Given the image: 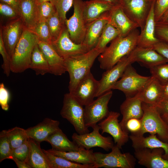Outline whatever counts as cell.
Masks as SVG:
<instances>
[{
	"label": "cell",
	"instance_id": "obj_1",
	"mask_svg": "<svg viewBox=\"0 0 168 168\" xmlns=\"http://www.w3.org/2000/svg\"><path fill=\"white\" fill-rule=\"evenodd\" d=\"M140 33L136 29L124 37L118 36L98 57L100 68L109 69L124 57L129 55L137 46Z\"/></svg>",
	"mask_w": 168,
	"mask_h": 168
},
{
	"label": "cell",
	"instance_id": "obj_2",
	"mask_svg": "<svg viewBox=\"0 0 168 168\" xmlns=\"http://www.w3.org/2000/svg\"><path fill=\"white\" fill-rule=\"evenodd\" d=\"M102 53L95 48L85 53L64 59L69 76V92H72L79 82L91 72L95 59Z\"/></svg>",
	"mask_w": 168,
	"mask_h": 168
},
{
	"label": "cell",
	"instance_id": "obj_3",
	"mask_svg": "<svg viewBox=\"0 0 168 168\" xmlns=\"http://www.w3.org/2000/svg\"><path fill=\"white\" fill-rule=\"evenodd\" d=\"M38 39L32 31L25 28L11 59V71L21 73L29 68L33 49Z\"/></svg>",
	"mask_w": 168,
	"mask_h": 168
},
{
	"label": "cell",
	"instance_id": "obj_4",
	"mask_svg": "<svg viewBox=\"0 0 168 168\" xmlns=\"http://www.w3.org/2000/svg\"><path fill=\"white\" fill-rule=\"evenodd\" d=\"M143 114L141 120L142 128L140 135L146 133L157 135L161 140L168 142V124L163 120L155 106L143 102Z\"/></svg>",
	"mask_w": 168,
	"mask_h": 168
},
{
	"label": "cell",
	"instance_id": "obj_5",
	"mask_svg": "<svg viewBox=\"0 0 168 168\" xmlns=\"http://www.w3.org/2000/svg\"><path fill=\"white\" fill-rule=\"evenodd\" d=\"M83 106L70 92L64 95L61 115L68 120L80 134L90 132L85 124Z\"/></svg>",
	"mask_w": 168,
	"mask_h": 168
},
{
	"label": "cell",
	"instance_id": "obj_6",
	"mask_svg": "<svg viewBox=\"0 0 168 168\" xmlns=\"http://www.w3.org/2000/svg\"><path fill=\"white\" fill-rule=\"evenodd\" d=\"M120 149L114 145L111 152L108 153L94 152V168H134L136 159L129 152L122 153Z\"/></svg>",
	"mask_w": 168,
	"mask_h": 168
},
{
	"label": "cell",
	"instance_id": "obj_7",
	"mask_svg": "<svg viewBox=\"0 0 168 168\" xmlns=\"http://www.w3.org/2000/svg\"><path fill=\"white\" fill-rule=\"evenodd\" d=\"M151 77L138 74L131 64L127 66L121 79L112 89L121 91L126 97L133 96L142 90Z\"/></svg>",
	"mask_w": 168,
	"mask_h": 168
},
{
	"label": "cell",
	"instance_id": "obj_8",
	"mask_svg": "<svg viewBox=\"0 0 168 168\" xmlns=\"http://www.w3.org/2000/svg\"><path fill=\"white\" fill-rule=\"evenodd\" d=\"M112 94V91L110 90L85 106L84 121L87 128H92L107 116L110 112L108 104Z\"/></svg>",
	"mask_w": 168,
	"mask_h": 168
},
{
	"label": "cell",
	"instance_id": "obj_9",
	"mask_svg": "<svg viewBox=\"0 0 168 168\" xmlns=\"http://www.w3.org/2000/svg\"><path fill=\"white\" fill-rule=\"evenodd\" d=\"M72 15L65 20V24L71 40L77 44H82L85 35L86 24L83 15L84 1L73 0Z\"/></svg>",
	"mask_w": 168,
	"mask_h": 168
},
{
	"label": "cell",
	"instance_id": "obj_10",
	"mask_svg": "<svg viewBox=\"0 0 168 168\" xmlns=\"http://www.w3.org/2000/svg\"><path fill=\"white\" fill-rule=\"evenodd\" d=\"M153 2L151 0H120V5L128 17L143 28Z\"/></svg>",
	"mask_w": 168,
	"mask_h": 168
},
{
	"label": "cell",
	"instance_id": "obj_11",
	"mask_svg": "<svg viewBox=\"0 0 168 168\" xmlns=\"http://www.w3.org/2000/svg\"><path fill=\"white\" fill-rule=\"evenodd\" d=\"M93 131L82 134L73 133L72 136V141L80 147L86 149L96 147H100L106 151L111 149L114 145L112 138L104 137L100 133V128L97 124L93 128Z\"/></svg>",
	"mask_w": 168,
	"mask_h": 168
},
{
	"label": "cell",
	"instance_id": "obj_12",
	"mask_svg": "<svg viewBox=\"0 0 168 168\" xmlns=\"http://www.w3.org/2000/svg\"><path fill=\"white\" fill-rule=\"evenodd\" d=\"M25 28L20 17L9 21L1 26L0 35L5 49L11 59Z\"/></svg>",
	"mask_w": 168,
	"mask_h": 168
},
{
	"label": "cell",
	"instance_id": "obj_13",
	"mask_svg": "<svg viewBox=\"0 0 168 168\" xmlns=\"http://www.w3.org/2000/svg\"><path fill=\"white\" fill-rule=\"evenodd\" d=\"M119 113L110 111L107 116L100 122L98 125L102 131V134L107 133L114 139V143L120 149L126 143L129 138L128 133L124 130L121 127L118 118Z\"/></svg>",
	"mask_w": 168,
	"mask_h": 168
},
{
	"label": "cell",
	"instance_id": "obj_14",
	"mask_svg": "<svg viewBox=\"0 0 168 168\" xmlns=\"http://www.w3.org/2000/svg\"><path fill=\"white\" fill-rule=\"evenodd\" d=\"M132 63L128 55L122 58L115 65L104 72L99 82L96 97L111 90L119 78L122 76L126 68Z\"/></svg>",
	"mask_w": 168,
	"mask_h": 168
},
{
	"label": "cell",
	"instance_id": "obj_15",
	"mask_svg": "<svg viewBox=\"0 0 168 168\" xmlns=\"http://www.w3.org/2000/svg\"><path fill=\"white\" fill-rule=\"evenodd\" d=\"M51 44L58 54L63 59L89 51L84 44H77L72 41L67 26L59 37Z\"/></svg>",
	"mask_w": 168,
	"mask_h": 168
},
{
	"label": "cell",
	"instance_id": "obj_16",
	"mask_svg": "<svg viewBox=\"0 0 168 168\" xmlns=\"http://www.w3.org/2000/svg\"><path fill=\"white\" fill-rule=\"evenodd\" d=\"M99 86V81L96 80L90 72L79 82L74 90L70 93L85 106L94 100Z\"/></svg>",
	"mask_w": 168,
	"mask_h": 168
},
{
	"label": "cell",
	"instance_id": "obj_17",
	"mask_svg": "<svg viewBox=\"0 0 168 168\" xmlns=\"http://www.w3.org/2000/svg\"><path fill=\"white\" fill-rule=\"evenodd\" d=\"M161 148H144L135 150V157L138 163L148 168H168V160L162 157Z\"/></svg>",
	"mask_w": 168,
	"mask_h": 168
},
{
	"label": "cell",
	"instance_id": "obj_18",
	"mask_svg": "<svg viewBox=\"0 0 168 168\" xmlns=\"http://www.w3.org/2000/svg\"><path fill=\"white\" fill-rule=\"evenodd\" d=\"M128 56L132 63L139 62L149 68L168 63L165 58L152 48L137 46Z\"/></svg>",
	"mask_w": 168,
	"mask_h": 168
},
{
	"label": "cell",
	"instance_id": "obj_19",
	"mask_svg": "<svg viewBox=\"0 0 168 168\" xmlns=\"http://www.w3.org/2000/svg\"><path fill=\"white\" fill-rule=\"evenodd\" d=\"M109 23L119 31V36L124 37L139 27L126 15L120 5L113 7L109 12Z\"/></svg>",
	"mask_w": 168,
	"mask_h": 168
},
{
	"label": "cell",
	"instance_id": "obj_20",
	"mask_svg": "<svg viewBox=\"0 0 168 168\" xmlns=\"http://www.w3.org/2000/svg\"><path fill=\"white\" fill-rule=\"evenodd\" d=\"M37 44L48 63L50 73L60 76L67 72L64 59L58 54L51 44L39 40Z\"/></svg>",
	"mask_w": 168,
	"mask_h": 168
},
{
	"label": "cell",
	"instance_id": "obj_21",
	"mask_svg": "<svg viewBox=\"0 0 168 168\" xmlns=\"http://www.w3.org/2000/svg\"><path fill=\"white\" fill-rule=\"evenodd\" d=\"M156 0H154L152 2L145 26L140 33L137 46L153 48L154 46L160 41L155 35L154 7Z\"/></svg>",
	"mask_w": 168,
	"mask_h": 168
},
{
	"label": "cell",
	"instance_id": "obj_22",
	"mask_svg": "<svg viewBox=\"0 0 168 168\" xmlns=\"http://www.w3.org/2000/svg\"><path fill=\"white\" fill-rule=\"evenodd\" d=\"M109 12L86 24L82 44L86 46L89 51L95 48L105 26L109 22Z\"/></svg>",
	"mask_w": 168,
	"mask_h": 168
},
{
	"label": "cell",
	"instance_id": "obj_23",
	"mask_svg": "<svg viewBox=\"0 0 168 168\" xmlns=\"http://www.w3.org/2000/svg\"><path fill=\"white\" fill-rule=\"evenodd\" d=\"M19 14L25 27L33 31L39 21L38 0H19Z\"/></svg>",
	"mask_w": 168,
	"mask_h": 168
},
{
	"label": "cell",
	"instance_id": "obj_24",
	"mask_svg": "<svg viewBox=\"0 0 168 168\" xmlns=\"http://www.w3.org/2000/svg\"><path fill=\"white\" fill-rule=\"evenodd\" d=\"M164 86L151 76L149 81L137 95L142 102L156 107L162 98Z\"/></svg>",
	"mask_w": 168,
	"mask_h": 168
},
{
	"label": "cell",
	"instance_id": "obj_25",
	"mask_svg": "<svg viewBox=\"0 0 168 168\" xmlns=\"http://www.w3.org/2000/svg\"><path fill=\"white\" fill-rule=\"evenodd\" d=\"M59 122L46 118L36 125L26 129L29 138L39 142L45 141L51 134L59 128Z\"/></svg>",
	"mask_w": 168,
	"mask_h": 168
},
{
	"label": "cell",
	"instance_id": "obj_26",
	"mask_svg": "<svg viewBox=\"0 0 168 168\" xmlns=\"http://www.w3.org/2000/svg\"><path fill=\"white\" fill-rule=\"evenodd\" d=\"M142 103L136 94L133 96L127 97L121 104L120 109L123 117L119 123L124 130L125 123L128 119L133 118H142L143 114Z\"/></svg>",
	"mask_w": 168,
	"mask_h": 168
},
{
	"label": "cell",
	"instance_id": "obj_27",
	"mask_svg": "<svg viewBox=\"0 0 168 168\" xmlns=\"http://www.w3.org/2000/svg\"><path fill=\"white\" fill-rule=\"evenodd\" d=\"M129 138L134 150L144 148H161L164 151L162 157L168 160V142L159 139L156 135H150L146 137L143 135H131L129 136Z\"/></svg>",
	"mask_w": 168,
	"mask_h": 168
},
{
	"label": "cell",
	"instance_id": "obj_28",
	"mask_svg": "<svg viewBox=\"0 0 168 168\" xmlns=\"http://www.w3.org/2000/svg\"><path fill=\"white\" fill-rule=\"evenodd\" d=\"M49 152L73 162L82 164H94L95 163L94 152L91 149H86L80 147L76 151L63 152L53 149L47 150Z\"/></svg>",
	"mask_w": 168,
	"mask_h": 168
},
{
	"label": "cell",
	"instance_id": "obj_29",
	"mask_svg": "<svg viewBox=\"0 0 168 168\" xmlns=\"http://www.w3.org/2000/svg\"><path fill=\"white\" fill-rule=\"evenodd\" d=\"M113 7L108 3L100 0L84 1L83 15L86 24L100 17Z\"/></svg>",
	"mask_w": 168,
	"mask_h": 168
},
{
	"label": "cell",
	"instance_id": "obj_30",
	"mask_svg": "<svg viewBox=\"0 0 168 168\" xmlns=\"http://www.w3.org/2000/svg\"><path fill=\"white\" fill-rule=\"evenodd\" d=\"M45 141L50 144L52 149L58 151H74L78 150L79 148L76 142L68 138L60 128L50 135Z\"/></svg>",
	"mask_w": 168,
	"mask_h": 168
},
{
	"label": "cell",
	"instance_id": "obj_31",
	"mask_svg": "<svg viewBox=\"0 0 168 168\" xmlns=\"http://www.w3.org/2000/svg\"><path fill=\"white\" fill-rule=\"evenodd\" d=\"M30 152L28 163L31 168H50L47 158L40 147V142L29 138Z\"/></svg>",
	"mask_w": 168,
	"mask_h": 168
},
{
	"label": "cell",
	"instance_id": "obj_32",
	"mask_svg": "<svg viewBox=\"0 0 168 168\" xmlns=\"http://www.w3.org/2000/svg\"><path fill=\"white\" fill-rule=\"evenodd\" d=\"M29 68L34 70L36 75H44L50 73L49 67L46 59L40 49L38 44L33 51Z\"/></svg>",
	"mask_w": 168,
	"mask_h": 168
},
{
	"label": "cell",
	"instance_id": "obj_33",
	"mask_svg": "<svg viewBox=\"0 0 168 168\" xmlns=\"http://www.w3.org/2000/svg\"><path fill=\"white\" fill-rule=\"evenodd\" d=\"M50 168H94V164L85 165L73 162L57 156L42 149Z\"/></svg>",
	"mask_w": 168,
	"mask_h": 168
},
{
	"label": "cell",
	"instance_id": "obj_34",
	"mask_svg": "<svg viewBox=\"0 0 168 168\" xmlns=\"http://www.w3.org/2000/svg\"><path fill=\"white\" fill-rule=\"evenodd\" d=\"M119 34L118 30L108 22L105 26L95 48L102 53L107 47V45Z\"/></svg>",
	"mask_w": 168,
	"mask_h": 168
},
{
	"label": "cell",
	"instance_id": "obj_35",
	"mask_svg": "<svg viewBox=\"0 0 168 168\" xmlns=\"http://www.w3.org/2000/svg\"><path fill=\"white\" fill-rule=\"evenodd\" d=\"M50 33L52 42L56 40L62 34L66 26L56 12L46 21Z\"/></svg>",
	"mask_w": 168,
	"mask_h": 168
},
{
	"label": "cell",
	"instance_id": "obj_36",
	"mask_svg": "<svg viewBox=\"0 0 168 168\" xmlns=\"http://www.w3.org/2000/svg\"><path fill=\"white\" fill-rule=\"evenodd\" d=\"M7 134L12 150L19 146L29 138L26 129L15 127L7 130Z\"/></svg>",
	"mask_w": 168,
	"mask_h": 168
},
{
	"label": "cell",
	"instance_id": "obj_37",
	"mask_svg": "<svg viewBox=\"0 0 168 168\" xmlns=\"http://www.w3.org/2000/svg\"><path fill=\"white\" fill-rule=\"evenodd\" d=\"M12 151L7 130H3L0 133V162L6 159H11Z\"/></svg>",
	"mask_w": 168,
	"mask_h": 168
},
{
	"label": "cell",
	"instance_id": "obj_38",
	"mask_svg": "<svg viewBox=\"0 0 168 168\" xmlns=\"http://www.w3.org/2000/svg\"><path fill=\"white\" fill-rule=\"evenodd\" d=\"M151 76L164 86L168 82V63L161 64L149 68Z\"/></svg>",
	"mask_w": 168,
	"mask_h": 168
},
{
	"label": "cell",
	"instance_id": "obj_39",
	"mask_svg": "<svg viewBox=\"0 0 168 168\" xmlns=\"http://www.w3.org/2000/svg\"><path fill=\"white\" fill-rule=\"evenodd\" d=\"M33 32L39 40L48 44L52 43L51 37L46 21H39Z\"/></svg>",
	"mask_w": 168,
	"mask_h": 168
},
{
	"label": "cell",
	"instance_id": "obj_40",
	"mask_svg": "<svg viewBox=\"0 0 168 168\" xmlns=\"http://www.w3.org/2000/svg\"><path fill=\"white\" fill-rule=\"evenodd\" d=\"M56 12L55 7L50 2H45L39 3L38 22L40 21H46Z\"/></svg>",
	"mask_w": 168,
	"mask_h": 168
},
{
	"label": "cell",
	"instance_id": "obj_41",
	"mask_svg": "<svg viewBox=\"0 0 168 168\" xmlns=\"http://www.w3.org/2000/svg\"><path fill=\"white\" fill-rule=\"evenodd\" d=\"M30 152L29 138L21 145L12 150L11 160L14 158H16L28 164Z\"/></svg>",
	"mask_w": 168,
	"mask_h": 168
},
{
	"label": "cell",
	"instance_id": "obj_42",
	"mask_svg": "<svg viewBox=\"0 0 168 168\" xmlns=\"http://www.w3.org/2000/svg\"><path fill=\"white\" fill-rule=\"evenodd\" d=\"M73 0H51L57 12L62 20L65 22L67 12L73 5Z\"/></svg>",
	"mask_w": 168,
	"mask_h": 168
},
{
	"label": "cell",
	"instance_id": "obj_43",
	"mask_svg": "<svg viewBox=\"0 0 168 168\" xmlns=\"http://www.w3.org/2000/svg\"><path fill=\"white\" fill-rule=\"evenodd\" d=\"M142 128L141 119L133 118L128 119L126 122L124 130L131 133V135H139Z\"/></svg>",
	"mask_w": 168,
	"mask_h": 168
},
{
	"label": "cell",
	"instance_id": "obj_44",
	"mask_svg": "<svg viewBox=\"0 0 168 168\" xmlns=\"http://www.w3.org/2000/svg\"><path fill=\"white\" fill-rule=\"evenodd\" d=\"M0 53L3 58L2 65L3 72L7 77H8L11 71V59L7 53L2 41L1 35H0Z\"/></svg>",
	"mask_w": 168,
	"mask_h": 168
},
{
	"label": "cell",
	"instance_id": "obj_45",
	"mask_svg": "<svg viewBox=\"0 0 168 168\" xmlns=\"http://www.w3.org/2000/svg\"><path fill=\"white\" fill-rule=\"evenodd\" d=\"M0 12L2 16L9 21L20 17L19 13L14 9L8 4L2 2L0 3Z\"/></svg>",
	"mask_w": 168,
	"mask_h": 168
},
{
	"label": "cell",
	"instance_id": "obj_46",
	"mask_svg": "<svg viewBox=\"0 0 168 168\" xmlns=\"http://www.w3.org/2000/svg\"><path fill=\"white\" fill-rule=\"evenodd\" d=\"M155 35L160 40L168 43V23L156 22Z\"/></svg>",
	"mask_w": 168,
	"mask_h": 168
},
{
	"label": "cell",
	"instance_id": "obj_47",
	"mask_svg": "<svg viewBox=\"0 0 168 168\" xmlns=\"http://www.w3.org/2000/svg\"><path fill=\"white\" fill-rule=\"evenodd\" d=\"M168 9V0H156L154 7L156 22H158Z\"/></svg>",
	"mask_w": 168,
	"mask_h": 168
},
{
	"label": "cell",
	"instance_id": "obj_48",
	"mask_svg": "<svg viewBox=\"0 0 168 168\" xmlns=\"http://www.w3.org/2000/svg\"><path fill=\"white\" fill-rule=\"evenodd\" d=\"M10 98V94L7 89L6 88L4 84H0V105L3 110L7 111L8 110L9 105L8 103Z\"/></svg>",
	"mask_w": 168,
	"mask_h": 168
},
{
	"label": "cell",
	"instance_id": "obj_49",
	"mask_svg": "<svg viewBox=\"0 0 168 168\" xmlns=\"http://www.w3.org/2000/svg\"><path fill=\"white\" fill-rule=\"evenodd\" d=\"M153 48L165 58L168 62V43L160 40Z\"/></svg>",
	"mask_w": 168,
	"mask_h": 168
},
{
	"label": "cell",
	"instance_id": "obj_50",
	"mask_svg": "<svg viewBox=\"0 0 168 168\" xmlns=\"http://www.w3.org/2000/svg\"><path fill=\"white\" fill-rule=\"evenodd\" d=\"M156 107L161 115L168 114V98L162 99Z\"/></svg>",
	"mask_w": 168,
	"mask_h": 168
},
{
	"label": "cell",
	"instance_id": "obj_51",
	"mask_svg": "<svg viewBox=\"0 0 168 168\" xmlns=\"http://www.w3.org/2000/svg\"><path fill=\"white\" fill-rule=\"evenodd\" d=\"M0 2L6 3L14 9L19 13V0H0Z\"/></svg>",
	"mask_w": 168,
	"mask_h": 168
},
{
	"label": "cell",
	"instance_id": "obj_52",
	"mask_svg": "<svg viewBox=\"0 0 168 168\" xmlns=\"http://www.w3.org/2000/svg\"><path fill=\"white\" fill-rule=\"evenodd\" d=\"M16 164L19 168H31L30 166L27 163L14 158L12 159Z\"/></svg>",
	"mask_w": 168,
	"mask_h": 168
},
{
	"label": "cell",
	"instance_id": "obj_53",
	"mask_svg": "<svg viewBox=\"0 0 168 168\" xmlns=\"http://www.w3.org/2000/svg\"><path fill=\"white\" fill-rule=\"evenodd\" d=\"M106 2L113 7L120 5V0H100Z\"/></svg>",
	"mask_w": 168,
	"mask_h": 168
},
{
	"label": "cell",
	"instance_id": "obj_54",
	"mask_svg": "<svg viewBox=\"0 0 168 168\" xmlns=\"http://www.w3.org/2000/svg\"><path fill=\"white\" fill-rule=\"evenodd\" d=\"M157 22L168 23V9L164 13L159 21Z\"/></svg>",
	"mask_w": 168,
	"mask_h": 168
},
{
	"label": "cell",
	"instance_id": "obj_55",
	"mask_svg": "<svg viewBox=\"0 0 168 168\" xmlns=\"http://www.w3.org/2000/svg\"><path fill=\"white\" fill-rule=\"evenodd\" d=\"M168 98V82L164 85L162 99Z\"/></svg>",
	"mask_w": 168,
	"mask_h": 168
},
{
	"label": "cell",
	"instance_id": "obj_56",
	"mask_svg": "<svg viewBox=\"0 0 168 168\" xmlns=\"http://www.w3.org/2000/svg\"><path fill=\"white\" fill-rule=\"evenodd\" d=\"M163 120L168 124V114H166L161 115Z\"/></svg>",
	"mask_w": 168,
	"mask_h": 168
},
{
	"label": "cell",
	"instance_id": "obj_57",
	"mask_svg": "<svg viewBox=\"0 0 168 168\" xmlns=\"http://www.w3.org/2000/svg\"><path fill=\"white\" fill-rule=\"evenodd\" d=\"M51 0H38V1L40 3L45 2H50Z\"/></svg>",
	"mask_w": 168,
	"mask_h": 168
},
{
	"label": "cell",
	"instance_id": "obj_58",
	"mask_svg": "<svg viewBox=\"0 0 168 168\" xmlns=\"http://www.w3.org/2000/svg\"><path fill=\"white\" fill-rule=\"evenodd\" d=\"M153 2L154 0H151Z\"/></svg>",
	"mask_w": 168,
	"mask_h": 168
}]
</instances>
